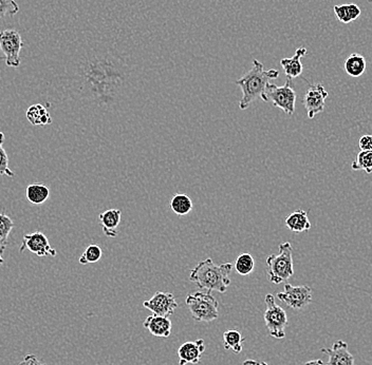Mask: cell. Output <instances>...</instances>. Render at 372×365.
Wrapping results in <instances>:
<instances>
[{"instance_id":"cell-15","label":"cell","mask_w":372,"mask_h":365,"mask_svg":"<svg viewBox=\"0 0 372 365\" xmlns=\"http://www.w3.org/2000/svg\"><path fill=\"white\" fill-rule=\"evenodd\" d=\"M102 230L108 237H116L119 235V225L122 220V211L120 209L111 208L99 215Z\"/></svg>"},{"instance_id":"cell-25","label":"cell","mask_w":372,"mask_h":365,"mask_svg":"<svg viewBox=\"0 0 372 365\" xmlns=\"http://www.w3.org/2000/svg\"><path fill=\"white\" fill-rule=\"evenodd\" d=\"M235 270L240 276H248L254 272L255 261L251 254H241L235 262Z\"/></svg>"},{"instance_id":"cell-30","label":"cell","mask_w":372,"mask_h":365,"mask_svg":"<svg viewBox=\"0 0 372 365\" xmlns=\"http://www.w3.org/2000/svg\"><path fill=\"white\" fill-rule=\"evenodd\" d=\"M361 151H372V135H364L358 140Z\"/></svg>"},{"instance_id":"cell-3","label":"cell","mask_w":372,"mask_h":365,"mask_svg":"<svg viewBox=\"0 0 372 365\" xmlns=\"http://www.w3.org/2000/svg\"><path fill=\"white\" fill-rule=\"evenodd\" d=\"M278 248V255H270L266 258V274L273 284L287 282L294 274L291 243L283 242L279 244Z\"/></svg>"},{"instance_id":"cell-14","label":"cell","mask_w":372,"mask_h":365,"mask_svg":"<svg viewBox=\"0 0 372 365\" xmlns=\"http://www.w3.org/2000/svg\"><path fill=\"white\" fill-rule=\"evenodd\" d=\"M143 327L155 337L167 338L171 336L173 323L169 320V317L153 314L147 317L146 320L143 323Z\"/></svg>"},{"instance_id":"cell-26","label":"cell","mask_w":372,"mask_h":365,"mask_svg":"<svg viewBox=\"0 0 372 365\" xmlns=\"http://www.w3.org/2000/svg\"><path fill=\"white\" fill-rule=\"evenodd\" d=\"M351 168L353 170H364L371 175L372 173V151H361L356 160L352 163Z\"/></svg>"},{"instance_id":"cell-18","label":"cell","mask_w":372,"mask_h":365,"mask_svg":"<svg viewBox=\"0 0 372 365\" xmlns=\"http://www.w3.org/2000/svg\"><path fill=\"white\" fill-rule=\"evenodd\" d=\"M26 116H27L29 123L33 126H47L54 122L47 107L41 104L30 106Z\"/></svg>"},{"instance_id":"cell-7","label":"cell","mask_w":372,"mask_h":365,"mask_svg":"<svg viewBox=\"0 0 372 365\" xmlns=\"http://www.w3.org/2000/svg\"><path fill=\"white\" fill-rule=\"evenodd\" d=\"M23 47V39L19 31L9 29L0 32V51L4 55L8 67H19L21 61L19 54Z\"/></svg>"},{"instance_id":"cell-24","label":"cell","mask_w":372,"mask_h":365,"mask_svg":"<svg viewBox=\"0 0 372 365\" xmlns=\"http://www.w3.org/2000/svg\"><path fill=\"white\" fill-rule=\"evenodd\" d=\"M14 228V222L9 215L0 212V254L4 256L9 245V235Z\"/></svg>"},{"instance_id":"cell-10","label":"cell","mask_w":372,"mask_h":365,"mask_svg":"<svg viewBox=\"0 0 372 365\" xmlns=\"http://www.w3.org/2000/svg\"><path fill=\"white\" fill-rule=\"evenodd\" d=\"M143 307L157 316L169 317L175 313L179 305L171 292H157L153 298L143 303Z\"/></svg>"},{"instance_id":"cell-5","label":"cell","mask_w":372,"mask_h":365,"mask_svg":"<svg viewBox=\"0 0 372 365\" xmlns=\"http://www.w3.org/2000/svg\"><path fill=\"white\" fill-rule=\"evenodd\" d=\"M261 100L266 103L271 101L274 107L283 110L287 115H293L295 112L296 92L293 88L291 79L287 78L285 85L281 87L268 83Z\"/></svg>"},{"instance_id":"cell-21","label":"cell","mask_w":372,"mask_h":365,"mask_svg":"<svg viewBox=\"0 0 372 365\" xmlns=\"http://www.w3.org/2000/svg\"><path fill=\"white\" fill-rule=\"evenodd\" d=\"M26 197L30 203L41 205L49 199L50 190L46 185L32 184L26 189Z\"/></svg>"},{"instance_id":"cell-28","label":"cell","mask_w":372,"mask_h":365,"mask_svg":"<svg viewBox=\"0 0 372 365\" xmlns=\"http://www.w3.org/2000/svg\"><path fill=\"white\" fill-rule=\"evenodd\" d=\"M4 132H0V175H6L8 178H15L14 171L11 170L9 167V157L4 148Z\"/></svg>"},{"instance_id":"cell-11","label":"cell","mask_w":372,"mask_h":365,"mask_svg":"<svg viewBox=\"0 0 372 365\" xmlns=\"http://www.w3.org/2000/svg\"><path fill=\"white\" fill-rule=\"evenodd\" d=\"M329 93L321 83L310 86L303 100V104L307 110L308 118L310 120L323 111Z\"/></svg>"},{"instance_id":"cell-6","label":"cell","mask_w":372,"mask_h":365,"mask_svg":"<svg viewBox=\"0 0 372 365\" xmlns=\"http://www.w3.org/2000/svg\"><path fill=\"white\" fill-rule=\"evenodd\" d=\"M266 309L265 322L268 335L275 339H283L286 337V327L288 325V316L285 309L275 302L273 294L266 296Z\"/></svg>"},{"instance_id":"cell-29","label":"cell","mask_w":372,"mask_h":365,"mask_svg":"<svg viewBox=\"0 0 372 365\" xmlns=\"http://www.w3.org/2000/svg\"><path fill=\"white\" fill-rule=\"evenodd\" d=\"M19 6L15 0H0V19L19 14Z\"/></svg>"},{"instance_id":"cell-16","label":"cell","mask_w":372,"mask_h":365,"mask_svg":"<svg viewBox=\"0 0 372 365\" xmlns=\"http://www.w3.org/2000/svg\"><path fill=\"white\" fill-rule=\"evenodd\" d=\"M307 49L305 47L298 48L295 51L291 58H283L281 61V67L285 71L287 78L294 79L298 78L303 73V63H301V58L307 54Z\"/></svg>"},{"instance_id":"cell-12","label":"cell","mask_w":372,"mask_h":365,"mask_svg":"<svg viewBox=\"0 0 372 365\" xmlns=\"http://www.w3.org/2000/svg\"><path fill=\"white\" fill-rule=\"evenodd\" d=\"M206 351V344L202 339L187 341L178 349L179 365L198 364Z\"/></svg>"},{"instance_id":"cell-9","label":"cell","mask_w":372,"mask_h":365,"mask_svg":"<svg viewBox=\"0 0 372 365\" xmlns=\"http://www.w3.org/2000/svg\"><path fill=\"white\" fill-rule=\"evenodd\" d=\"M26 250L36 255L39 258L56 257L57 255L56 250L50 245L48 237L41 232L24 235L23 244L19 248V252H24Z\"/></svg>"},{"instance_id":"cell-4","label":"cell","mask_w":372,"mask_h":365,"mask_svg":"<svg viewBox=\"0 0 372 365\" xmlns=\"http://www.w3.org/2000/svg\"><path fill=\"white\" fill-rule=\"evenodd\" d=\"M186 305L196 322H212L219 318V302L211 292L188 294Z\"/></svg>"},{"instance_id":"cell-8","label":"cell","mask_w":372,"mask_h":365,"mask_svg":"<svg viewBox=\"0 0 372 365\" xmlns=\"http://www.w3.org/2000/svg\"><path fill=\"white\" fill-rule=\"evenodd\" d=\"M312 288L308 285L292 287L289 283H286L283 292H278L277 298L290 309L301 311L312 302Z\"/></svg>"},{"instance_id":"cell-33","label":"cell","mask_w":372,"mask_h":365,"mask_svg":"<svg viewBox=\"0 0 372 365\" xmlns=\"http://www.w3.org/2000/svg\"><path fill=\"white\" fill-rule=\"evenodd\" d=\"M303 365H327L326 364H323V360L318 359V360H311V361L306 362Z\"/></svg>"},{"instance_id":"cell-31","label":"cell","mask_w":372,"mask_h":365,"mask_svg":"<svg viewBox=\"0 0 372 365\" xmlns=\"http://www.w3.org/2000/svg\"><path fill=\"white\" fill-rule=\"evenodd\" d=\"M19 365H48L44 364L43 361L39 359L35 355H27L25 358H24L23 361L21 362Z\"/></svg>"},{"instance_id":"cell-17","label":"cell","mask_w":372,"mask_h":365,"mask_svg":"<svg viewBox=\"0 0 372 365\" xmlns=\"http://www.w3.org/2000/svg\"><path fill=\"white\" fill-rule=\"evenodd\" d=\"M285 223L288 230H291L292 232H296V234L308 232L312 226L309 219H308L307 211L303 210V209H298V210L292 212L286 219Z\"/></svg>"},{"instance_id":"cell-27","label":"cell","mask_w":372,"mask_h":365,"mask_svg":"<svg viewBox=\"0 0 372 365\" xmlns=\"http://www.w3.org/2000/svg\"><path fill=\"white\" fill-rule=\"evenodd\" d=\"M103 256V250L102 248L99 245H96V244H92V245L88 246L86 248L85 252L81 255L80 260V264L81 265H87V264H94L96 263L102 259Z\"/></svg>"},{"instance_id":"cell-22","label":"cell","mask_w":372,"mask_h":365,"mask_svg":"<svg viewBox=\"0 0 372 365\" xmlns=\"http://www.w3.org/2000/svg\"><path fill=\"white\" fill-rule=\"evenodd\" d=\"M246 338L242 337L241 334L235 329H230L223 334V346L226 351H232L235 355L241 353L243 342Z\"/></svg>"},{"instance_id":"cell-32","label":"cell","mask_w":372,"mask_h":365,"mask_svg":"<svg viewBox=\"0 0 372 365\" xmlns=\"http://www.w3.org/2000/svg\"><path fill=\"white\" fill-rule=\"evenodd\" d=\"M242 365H268L265 361H258V360L248 359L242 364Z\"/></svg>"},{"instance_id":"cell-23","label":"cell","mask_w":372,"mask_h":365,"mask_svg":"<svg viewBox=\"0 0 372 365\" xmlns=\"http://www.w3.org/2000/svg\"><path fill=\"white\" fill-rule=\"evenodd\" d=\"M193 206L191 197H187L184 193H178V195H174L171 201V210L180 217L188 215L193 210Z\"/></svg>"},{"instance_id":"cell-20","label":"cell","mask_w":372,"mask_h":365,"mask_svg":"<svg viewBox=\"0 0 372 365\" xmlns=\"http://www.w3.org/2000/svg\"><path fill=\"white\" fill-rule=\"evenodd\" d=\"M336 13V19L343 24H350L351 21H356L362 14V11L358 6L354 4H341L333 8Z\"/></svg>"},{"instance_id":"cell-19","label":"cell","mask_w":372,"mask_h":365,"mask_svg":"<svg viewBox=\"0 0 372 365\" xmlns=\"http://www.w3.org/2000/svg\"><path fill=\"white\" fill-rule=\"evenodd\" d=\"M366 59L358 53L350 55L345 61V71L352 78H360L366 71Z\"/></svg>"},{"instance_id":"cell-1","label":"cell","mask_w":372,"mask_h":365,"mask_svg":"<svg viewBox=\"0 0 372 365\" xmlns=\"http://www.w3.org/2000/svg\"><path fill=\"white\" fill-rule=\"evenodd\" d=\"M234 265L223 263L216 265L211 258L200 262L191 270L189 280L201 289L224 294L231 285L230 274Z\"/></svg>"},{"instance_id":"cell-13","label":"cell","mask_w":372,"mask_h":365,"mask_svg":"<svg viewBox=\"0 0 372 365\" xmlns=\"http://www.w3.org/2000/svg\"><path fill=\"white\" fill-rule=\"evenodd\" d=\"M321 351L327 354V365H356L354 357L348 351V343L338 340L330 349H323Z\"/></svg>"},{"instance_id":"cell-2","label":"cell","mask_w":372,"mask_h":365,"mask_svg":"<svg viewBox=\"0 0 372 365\" xmlns=\"http://www.w3.org/2000/svg\"><path fill=\"white\" fill-rule=\"evenodd\" d=\"M279 76L277 70H265L263 63L254 59L253 68L244 74L241 78L235 81L237 86L241 88L242 98L239 102V108L241 110L248 109L255 101L263 98L266 86L271 79H276Z\"/></svg>"},{"instance_id":"cell-34","label":"cell","mask_w":372,"mask_h":365,"mask_svg":"<svg viewBox=\"0 0 372 365\" xmlns=\"http://www.w3.org/2000/svg\"><path fill=\"white\" fill-rule=\"evenodd\" d=\"M4 256H2L1 254H0V265H1V264H4Z\"/></svg>"}]
</instances>
